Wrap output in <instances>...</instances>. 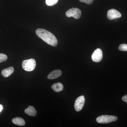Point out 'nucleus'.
<instances>
[{
  "mask_svg": "<svg viewBox=\"0 0 127 127\" xmlns=\"http://www.w3.org/2000/svg\"><path fill=\"white\" fill-rule=\"evenodd\" d=\"M37 35L48 45L53 46L57 45V40L55 36L51 32L43 29H37L36 31Z\"/></svg>",
  "mask_w": 127,
  "mask_h": 127,
  "instance_id": "nucleus-1",
  "label": "nucleus"
},
{
  "mask_svg": "<svg viewBox=\"0 0 127 127\" xmlns=\"http://www.w3.org/2000/svg\"><path fill=\"white\" fill-rule=\"evenodd\" d=\"M36 66L35 59H31L24 60L22 63V67L27 71H32L34 70Z\"/></svg>",
  "mask_w": 127,
  "mask_h": 127,
  "instance_id": "nucleus-2",
  "label": "nucleus"
},
{
  "mask_svg": "<svg viewBox=\"0 0 127 127\" xmlns=\"http://www.w3.org/2000/svg\"><path fill=\"white\" fill-rule=\"evenodd\" d=\"M116 116L109 115H102L98 117L96 120L98 123L100 124H107L115 122L117 120Z\"/></svg>",
  "mask_w": 127,
  "mask_h": 127,
  "instance_id": "nucleus-3",
  "label": "nucleus"
},
{
  "mask_svg": "<svg viewBox=\"0 0 127 127\" xmlns=\"http://www.w3.org/2000/svg\"><path fill=\"white\" fill-rule=\"evenodd\" d=\"M65 15L67 17H72L75 19H79L81 16V11L78 8H72L66 11Z\"/></svg>",
  "mask_w": 127,
  "mask_h": 127,
  "instance_id": "nucleus-4",
  "label": "nucleus"
},
{
  "mask_svg": "<svg viewBox=\"0 0 127 127\" xmlns=\"http://www.w3.org/2000/svg\"><path fill=\"white\" fill-rule=\"evenodd\" d=\"M85 100V97L83 95L80 96L77 98L75 101L74 105L76 111L79 112L82 110L84 106Z\"/></svg>",
  "mask_w": 127,
  "mask_h": 127,
  "instance_id": "nucleus-5",
  "label": "nucleus"
},
{
  "mask_svg": "<svg viewBox=\"0 0 127 127\" xmlns=\"http://www.w3.org/2000/svg\"><path fill=\"white\" fill-rule=\"evenodd\" d=\"M102 52L100 48H97L94 52L92 56L93 61L95 62H99L102 59Z\"/></svg>",
  "mask_w": 127,
  "mask_h": 127,
  "instance_id": "nucleus-6",
  "label": "nucleus"
},
{
  "mask_svg": "<svg viewBox=\"0 0 127 127\" xmlns=\"http://www.w3.org/2000/svg\"><path fill=\"white\" fill-rule=\"evenodd\" d=\"M121 16V14L116 9H111L108 11L107 17L109 20H111L116 18H120Z\"/></svg>",
  "mask_w": 127,
  "mask_h": 127,
  "instance_id": "nucleus-7",
  "label": "nucleus"
},
{
  "mask_svg": "<svg viewBox=\"0 0 127 127\" xmlns=\"http://www.w3.org/2000/svg\"><path fill=\"white\" fill-rule=\"evenodd\" d=\"M61 71L59 70H56L52 71L48 76V79H56L60 77L62 75Z\"/></svg>",
  "mask_w": 127,
  "mask_h": 127,
  "instance_id": "nucleus-8",
  "label": "nucleus"
},
{
  "mask_svg": "<svg viewBox=\"0 0 127 127\" xmlns=\"http://www.w3.org/2000/svg\"><path fill=\"white\" fill-rule=\"evenodd\" d=\"M14 67H10L7 68L3 69L1 71V75L4 77H7L10 76L14 72Z\"/></svg>",
  "mask_w": 127,
  "mask_h": 127,
  "instance_id": "nucleus-9",
  "label": "nucleus"
},
{
  "mask_svg": "<svg viewBox=\"0 0 127 127\" xmlns=\"http://www.w3.org/2000/svg\"><path fill=\"white\" fill-rule=\"evenodd\" d=\"M25 113L29 116H35L36 115L37 112L34 107L29 106L25 110Z\"/></svg>",
  "mask_w": 127,
  "mask_h": 127,
  "instance_id": "nucleus-10",
  "label": "nucleus"
},
{
  "mask_svg": "<svg viewBox=\"0 0 127 127\" xmlns=\"http://www.w3.org/2000/svg\"><path fill=\"white\" fill-rule=\"evenodd\" d=\"M51 88L55 92H59L63 90L64 87L62 83L58 82L53 84Z\"/></svg>",
  "mask_w": 127,
  "mask_h": 127,
  "instance_id": "nucleus-11",
  "label": "nucleus"
},
{
  "mask_svg": "<svg viewBox=\"0 0 127 127\" xmlns=\"http://www.w3.org/2000/svg\"><path fill=\"white\" fill-rule=\"evenodd\" d=\"M12 121L14 124L18 125V126H24L25 125V120L21 118H15L12 119Z\"/></svg>",
  "mask_w": 127,
  "mask_h": 127,
  "instance_id": "nucleus-12",
  "label": "nucleus"
},
{
  "mask_svg": "<svg viewBox=\"0 0 127 127\" xmlns=\"http://www.w3.org/2000/svg\"><path fill=\"white\" fill-rule=\"evenodd\" d=\"M58 0H46V3L49 6H52L57 3Z\"/></svg>",
  "mask_w": 127,
  "mask_h": 127,
  "instance_id": "nucleus-13",
  "label": "nucleus"
},
{
  "mask_svg": "<svg viewBox=\"0 0 127 127\" xmlns=\"http://www.w3.org/2000/svg\"><path fill=\"white\" fill-rule=\"evenodd\" d=\"M7 58V56L5 54L0 53V63L5 61Z\"/></svg>",
  "mask_w": 127,
  "mask_h": 127,
  "instance_id": "nucleus-14",
  "label": "nucleus"
},
{
  "mask_svg": "<svg viewBox=\"0 0 127 127\" xmlns=\"http://www.w3.org/2000/svg\"><path fill=\"white\" fill-rule=\"evenodd\" d=\"M119 50L123 51H127V45L126 44H122L119 47Z\"/></svg>",
  "mask_w": 127,
  "mask_h": 127,
  "instance_id": "nucleus-15",
  "label": "nucleus"
},
{
  "mask_svg": "<svg viewBox=\"0 0 127 127\" xmlns=\"http://www.w3.org/2000/svg\"><path fill=\"white\" fill-rule=\"evenodd\" d=\"M81 2H85L87 4L91 5L93 3L94 0H79Z\"/></svg>",
  "mask_w": 127,
  "mask_h": 127,
  "instance_id": "nucleus-16",
  "label": "nucleus"
},
{
  "mask_svg": "<svg viewBox=\"0 0 127 127\" xmlns=\"http://www.w3.org/2000/svg\"><path fill=\"white\" fill-rule=\"evenodd\" d=\"M122 99L123 101H124L127 103V95L123 97L122 98Z\"/></svg>",
  "mask_w": 127,
  "mask_h": 127,
  "instance_id": "nucleus-17",
  "label": "nucleus"
},
{
  "mask_svg": "<svg viewBox=\"0 0 127 127\" xmlns=\"http://www.w3.org/2000/svg\"><path fill=\"white\" fill-rule=\"evenodd\" d=\"M3 109V106L1 104H0V113L1 112Z\"/></svg>",
  "mask_w": 127,
  "mask_h": 127,
  "instance_id": "nucleus-18",
  "label": "nucleus"
}]
</instances>
